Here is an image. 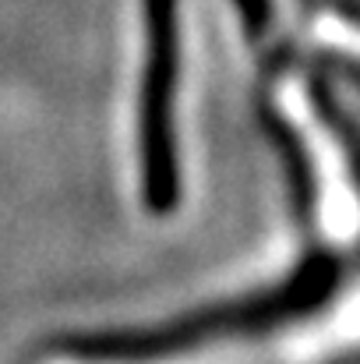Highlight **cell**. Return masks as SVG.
Masks as SVG:
<instances>
[{
	"instance_id": "cell-1",
	"label": "cell",
	"mask_w": 360,
	"mask_h": 364,
	"mask_svg": "<svg viewBox=\"0 0 360 364\" xmlns=\"http://www.w3.org/2000/svg\"><path fill=\"white\" fill-rule=\"evenodd\" d=\"M145 60L138 89V177L145 209L166 216L180 198L177 166V82H180V21L177 0H141Z\"/></svg>"
},
{
	"instance_id": "cell-2",
	"label": "cell",
	"mask_w": 360,
	"mask_h": 364,
	"mask_svg": "<svg viewBox=\"0 0 360 364\" xmlns=\"http://www.w3.org/2000/svg\"><path fill=\"white\" fill-rule=\"evenodd\" d=\"M318 39L329 46V50H336L339 57H347V60H354L360 68V7H325L322 14H318Z\"/></svg>"
},
{
	"instance_id": "cell-3",
	"label": "cell",
	"mask_w": 360,
	"mask_h": 364,
	"mask_svg": "<svg viewBox=\"0 0 360 364\" xmlns=\"http://www.w3.org/2000/svg\"><path fill=\"white\" fill-rule=\"evenodd\" d=\"M240 18H244V28L251 39H261L268 32V18H272V7L268 0H237Z\"/></svg>"
}]
</instances>
